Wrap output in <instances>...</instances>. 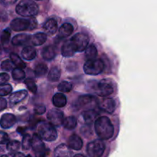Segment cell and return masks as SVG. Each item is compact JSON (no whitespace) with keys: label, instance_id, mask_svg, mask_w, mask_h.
Listing matches in <instances>:
<instances>
[{"label":"cell","instance_id":"cell-1","mask_svg":"<svg viewBox=\"0 0 157 157\" xmlns=\"http://www.w3.org/2000/svg\"><path fill=\"white\" fill-rule=\"evenodd\" d=\"M95 132L101 139L107 140L111 138L114 132V127L110 119L101 116L94 121Z\"/></svg>","mask_w":157,"mask_h":157},{"label":"cell","instance_id":"cell-2","mask_svg":"<svg viewBox=\"0 0 157 157\" xmlns=\"http://www.w3.org/2000/svg\"><path fill=\"white\" fill-rule=\"evenodd\" d=\"M15 11L23 17H33L38 12V6L32 0H21L15 8Z\"/></svg>","mask_w":157,"mask_h":157},{"label":"cell","instance_id":"cell-3","mask_svg":"<svg viewBox=\"0 0 157 157\" xmlns=\"http://www.w3.org/2000/svg\"><path fill=\"white\" fill-rule=\"evenodd\" d=\"M38 132L39 136L46 141H55L58 138L56 129L50 123L43 122L40 123L38 126Z\"/></svg>","mask_w":157,"mask_h":157},{"label":"cell","instance_id":"cell-4","mask_svg":"<svg viewBox=\"0 0 157 157\" xmlns=\"http://www.w3.org/2000/svg\"><path fill=\"white\" fill-rule=\"evenodd\" d=\"M104 63L101 58L87 60L84 65V71L87 75H99L104 71Z\"/></svg>","mask_w":157,"mask_h":157},{"label":"cell","instance_id":"cell-5","mask_svg":"<svg viewBox=\"0 0 157 157\" xmlns=\"http://www.w3.org/2000/svg\"><path fill=\"white\" fill-rule=\"evenodd\" d=\"M95 90L100 96H108L114 91V83L110 78H104L97 84Z\"/></svg>","mask_w":157,"mask_h":157},{"label":"cell","instance_id":"cell-6","mask_svg":"<svg viewBox=\"0 0 157 157\" xmlns=\"http://www.w3.org/2000/svg\"><path fill=\"white\" fill-rule=\"evenodd\" d=\"M75 52H84L88 46L89 38L84 33H77L70 40Z\"/></svg>","mask_w":157,"mask_h":157},{"label":"cell","instance_id":"cell-7","mask_svg":"<svg viewBox=\"0 0 157 157\" xmlns=\"http://www.w3.org/2000/svg\"><path fill=\"white\" fill-rule=\"evenodd\" d=\"M105 150V145L101 139H95L88 143L87 152L90 157H101Z\"/></svg>","mask_w":157,"mask_h":157},{"label":"cell","instance_id":"cell-8","mask_svg":"<svg viewBox=\"0 0 157 157\" xmlns=\"http://www.w3.org/2000/svg\"><path fill=\"white\" fill-rule=\"evenodd\" d=\"M32 147L36 157H47L48 150L39 135L35 133L32 138Z\"/></svg>","mask_w":157,"mask_h":157},{"label":"cell","instance_id":"cell-9","mask_svg":"<svg viewBox=\"0 0 157 157\" xmlns=\"http://www.w3.org/2000/svg\"><path fill=\"white\" fill-rule=\"evenodd\" d=\"M11 29H13L16 32H20V31H25L29 29L32 30V29L36 27V23L34 22V21H30L25 18H18L12 20L11 22Z\"/></svg>","mask_w":157,"mask_h":157},{"label":"cell","instance_id":"cell-10","mask_svg":"<svg viewBox=\"0 0 157 157\" xmlns=\"http://www.w3.org/2000/svg\"><path fill=\"white\" fill-rule=\"evenodd\" d=\"M97 101H98L97 99L95 97H94L93 95H81V96H80L77 99L75 106L76 109H78V110L82 109H94V107L97 105Z\"/></svg>","mask_w":157,"mask_h":157},{"label":"cell","instance_id":"cell-11","mask_svg":"<svg viewBox=\"0 0 157 157\" xmlns=\"http://www.w3.org/2000/svg\"><path fill=\"white\" fill-rule=\"evenodd\" d=\"M47 118L52 126H60L64 120V113L59 109H52L48 112Z\"/></svg>","mask_w":157,"mask_h":157},{"label":"cell","instance_id":"cell-12","mask_svg":"<svg viewBox=\"0 0 157 157\" xmlns=\"http://www.w3.org/2000/svg\"><path fill=\"white\" fill-rule=\"evenodd\" d=\"M16 123V118L13 114L6 113L2 115L0 119V126L4 129H9L12 127Z\"/></svg>","mask_w":157,"mask_h":157},{"label":"cell","instance_id":"cell-13","mask_svg":"<svg viewBox=\"0 0 157 157\" xmlns=\"http://www.w3.org/2000/svg\"><path fill=\"white\" fill-rule=\"evenodd\" d=\"M100 107L103 111L108 113H113L116 109V103L111 98H105L100 103Z\"/></svg>","mask_w":157,"mask_h":157},{"label":"cell","instance_id":"cell-14","mask_svg":"<svg viewBox=\"0 0 157 157\" xmlns=\"http://www.w3.org/2000/svg\"><path fill=\"white\" fill-rule=\"evenodd\" d=\"M67 143H68V147L75 150H80L83 147L82 139L81 137L75 134L69 137Z\"/></svg>","mask_w":157,"mask_h":157},{"label":"cell","instance_id":"cell-15","mask_svg":"<svg viewBox=\"0 0 157 157\" xmlns=\"http://www.w3.org/2000/svg\"><path fill=\"white\" fill-rule=\"evenodd\" d=\"M71 151L65 144H61L55 149V157H71Z\"/></svg>","mask_w":157,"mask_h":157},{"label":"cell","instance_id":"cell-16","mask_svg":"<svg viewBox=\"0 0 157 157\" xmlns=\"http://www.w3.org/2000/svg\"><path fill=\"white\" fill-rule=\"evenodd\" d=\"M74 31V27L71 23H64L58 30V37L61 38H65L71 35Z\"/></svg>","mask_w":157,"mask_h":157},{"label":"cell","instance_id":"cell-17","mask_svg":"<svg viewBox=\"0 0 157 157\" xmlns=\"http://www.w3.org/2000/svg\"><path fill=\"white\" fill-rule=\"evenodd\" d=\"M44 31L49 35H54L58 31V23L54 18H50L47 20L43 26Z\"/></svg>","mask_w":157,"mask_h":157},{"label":"cell","instance_id":"cell-18","mask_svg":"<svg viewBox=\"0 0 157 157\" xmlns=\"http://www.w3.org/2000/svg\"><path fill=\"white\" fill-rule=\"evenodd\" d=\"M31 40V36L27 34H18L14 36L12 39L13 46H22L26 44Z\"/></svg>","mask_w":157,"mask_h":157},{"label":"cell","instance_id":"cell-19","mask_svg":"<svg viewBox=\"0 0 157 157\" xmlns=\"http://www.w3.org/2000/svg\"><path fill=\"white\" fill-rule=\"evenodd\" d=\"M28 95L27 91L25 90H19L18 92H15L12 93L9 97V101L12 104H17L22 101L23 99H25V97Z\"/></svg>","mask_w":157,"mask_h":157},{"label":"cell","instance_id":"cell-20","mask_svg":"<svg viewBox=\"0 0 157 157\" xmlns=\"http://www.w3.org/2000/svg\"><path fill=\"white\" fill-rule=\"evenodd\" d=\"M98 112L94 109H87L83 112V118L87 124H91L96 120Z\"/></svg>","mask_w":157,"mask_h":157},{"label":"cell","instance_id":"cell-21","mask_svg":"<svg viewBox=\"0 0 157 157\" xmlns=\"http://www.w3.org/2000/svg\"><path fill=\"white\" fill-rule=\"evenodd\" d=\"M22 58L25 60H33L36 57V50L32 46H25L21 51Z\"/></svg>","mask_w":157,"mask_h":157},{"label":"cell","instance_id":"cell-22","mask_svg":"<svg viewBox=\"0 0 157 157\" xmlns=\"http://www.w3.org/2000/svg\"><path fill=\"white\" fill-rule=\"evenodd\" d=\"M41 55L44 59L45 60H50L53 59L56 55V49L55 46H48L43 49Z\"/></svg>","mask_w":157,"mask_h":157},{"label":"cell","instance_id":"cell-23","mask_svg":"<svg viewBox=\"0 0 157 157\" xmlns=\"http://www.w3.org/2000/svg\"><path fill=\"white\" fill-rule=\"evenodd\" d=\"M52 103L55 106L58 108L64 107L67 104V99L66 96L62 93H56L52 97Z\"/></svg>","mask_w":157,"mask_h":157},{"label":"cell","instance_id":"cell-24","mask_svg":"<svg viewBox=\"0 0 157 157\" xmlns=\"http://www.w3.org/2000/svg\"><path fill=\"white\" fill-rule=\"evenodd\" d=\"M75 50L74 49L73 46H72L70 40L69 41L65 42L63 44L62 48H61V54L64 57H71L75 55Z\"/></svg>","mask_w":157,"mask_h":157},{"label":"cell","instance_id":"cell-25","mask_svg":"<svg viewBox=\"0 0 157 157\" xmlns=\"http://www.w3.org/2000/svg\"><path fill=\"white\" fill-rule=\"evenodd\" d=\"M32 42L34 46H41L44 44L47 40V35L44 32H38L33 35V36L31 37Z\"/></svg>","mask_w":157,"mask_h":157},{"label":"cell","instance_id":"cell-26","mask_svg":"<svg viewBox=\"0 0 157 157\" xmlns=\"http://www.w3.org/2000/svg\"><path fill=\"white\" fill-rule=\"evenodd\" d=\"M78 124V122H77L76 118L75 116H68L67 118L64 119L63 120L62 125L64 126V127L65 129H69V130H71L74 129L77 126Z\"/></svg>","mask_w":157,"mask_h":157},{"label":"cell","instance_id":"cell-27","mask_svg":"<svg viewBox=\"0 0 157 157\" xmlns=\"http://www.w3.org/2000/svg\"><path fill=\"white\" fill-rule=\"evenodd\" d=\"M60 76H61V69L57 66H55L51 69L50 72H48V78L51 82H58L59 80Z\"/></svg>","mask_w":157,"mask_h":157},{"label":"cell","instance_id":"cell-28","mask_svg":"<svg viewBox=\"0 0 157 157\" xmlns=\"http://www.w3.org/2000/svg\"><path fill=\"white\" fill-rule=\"evenodd\" d=\"M98 55V49L94 45H90L85 49V57L87 60L94 59Z\"/></svg>","mask_w":157,"mask_h":157},{"label":"cell","instance_id":"cell-29","mask_svg":"<svg viewBox=\"0 0 157 157\" xmlns=\"http://www.w3.org/2000/svg\"><path fill=\"white\" fill-rule=\"evenodd\" d=\"M48 72V66L47 65L44 64V63L41 62L38 63V64L35 66V69H34V72H35V75L37 77H41L44 76Z\"/></svg>","mask_w":157,"mask_h":157},{"label":"cell","instance_id":"cell-30","mask_svg":"<svg viewBox=\"0 0 157 157\" xmlns=\"http://www.w3.org/2000/svg\"><path fill=\"white\" fill-rule=\"evenodd\" d=\"M10 59L11 62L16 66L18 69H25L26 67V65L24 62L21 60V58L18 56V55L15 53H11L10 54Z\"/></svg>","mask_w":157,"mask_h":157},{"label":"cell","instance_id":"cell-31","mask_svg":"<svg viewBox=\"0 0 157 157\" xmlns=\"http://www.w3.org/2000/svg\"><path fill=\"white\" fill-rule=\"evenodd\" d=\"M32 146V137L29 134H25L21 142V147L24 150H28Z\"/></svg>","mask_w":157,"mask_h":157},{"label":"cell","instance_id":"cell-32","mask_svg":"<svg viewBox=\"0 0 157 157\" xmlns=\"http://www.w3.org/2000/svg\"><path fill=\"white\" fill-rule=\"evenodd\" d=\"M20 146H21V143L17 140H13V141L8 142V144L6 148H7L8 151L11 152H15L19 149Z\"/></svg>","mask_w":157,"mask_h":157},{"label":"cell","instance_id":"cell-33","mask_svg":"<svg viewBox=\"0 0 157 157\" xmlns=\"http://www.w3.org/2000/svg\"><path fill=\"white\" fill-rule=\"evenodd\" d=\"M72 84L69 82L63 81L59 83L58 86V89L61 92H68L71 90Z\"/></svg>","mask_w":157,"mask_h":157},{"label":"cell","instance_id":"cell-34","mask_svg":"<svg viewBox=\"0 0 157 157\" xmlns=\"http://www.w3.org/2000/svg\"><path fill=\"white\" fill-rule=\"evenodd\" d=\"M12 78L15 80H21L23 78H25V72L22 69L16 68V69H14L12 70Z\"/></svg>","mask_w":157,"mask_h":157},{"label":"cell","instance_id":"cell-35","mask_svg":"<svg viewBox=\"0 0 157 157\" xmlns=\"http://www.w3.org/2000/svg\"><path fill=\"white\" fill-rule=\"evenodd\" d=\"M10 35H11V32L9 29H6L2 32L1 37H0V39H1L2 43L3 45H6L9 43V40H10Z\"/></svg>","mask_w":157,"mask_h":157},{"label":"cell","instance_id":"cell-36","mask_svg":"<svg viewBox=\"0 0 157 157\" xmlns=\"http://www.w3.org/2000/svg\"><path fill=\"white\" fill-rule=\"evenodd\" d=\"M26 86H27L28 89L31 91L33 93H36L37 92V86L35 84V82L34 81L32 78H26L25 81Z\"/></svg>","mask_w":157,"mask_h":157},{"label":"cell","instance_id":"cell-37","mask_svg":"<svg viewBox=\"0 0 157 157\" xmlns=\"http://www.w3.org/2000/svg\"><path fill=\"white\" fill-rule=\"evenodd\" d=\"M12 87L11 85L6 84L0 87V96H5L7 95L12 92Z\"/></svg>","mask_w":157,"mask_h":157},{"label":"cell","instance_id":"cell-38","mask_svg":"<svg viewBox=\"0 0 157 157\" xmlns=\"http://www.w3.org/2000/svg\"><path fill=\"white\" fill-rule=\"evenodd\" d=\"M1 68L5 71L13 70V63L10 60H5L2 62Z\"/></svg>","mask_w":157,"mask_h":157},{"label":"cell","instance_id":"cell-39","mask_svg":"<svg viewBox=\"0 0 157 157\" xmlns=\"http://www.w3.org/2000/svg\"><path fill=\"white\" fill-rule=\"evenodd\" d=\"M34 111H35V113L38 114V115H42V114H44V112H45L46 108L44 105L38 104L35 106V108H34Z\"/></svg>","mask_w":157,"mask_h":157},{"label":"cell","instance_id":"cell-40","mask_svg":"<svg viewBox=\"0 0 157 157\" xmlns=\"http://www.w3.org/2000/svg\"><path fill=\"white\" fill-rule=\"evenodd\" d=\"M9 135L6 132L0 131V144H5L9 142Z\"/></svg>","mask_w":157,"mask_h":157},{"label":"cell","instance_id":"cell-41","mask_svg":"<svg viewBox=\"0 0 157 157\" xmlns=\"http://www.w3.org/2000/svg\"><path fill=\"white\" fill-rule=\"evenodd\" d=\"M9 80V75L6 72L0 73V86L4 85Z\"/></svg>","mask_w":157,"mask_h":157},{"label":"cell","instance_id":"cell-42","mask_svg":"<svg viewBox=\"0 0 157 157\" xmlns=\"http://www.w3.org/2000/svg\"><path fill=\"white\" fill-rule=\"evenodd\" d=\"M7 106V103H6V100L5 99L2 97H0V111L5 109Z\"/></svg>","mask_w":157,"mask_h":157},{"label":"cell","instance_id":"cell-43","mask_svg":"<svg viewBox=\"0 0 157 157\" xmlns=\"http://www.w3.org/2000/svg\"><path fill=\"white\" fill-rule=\"evenodd\" d=\"M1 2L4 5L9 6V5H12V4H14V3L16 2L17 0H1Z\"/></svg>","mask_w":157,"mask_h":157},{"label":"cell","instance_id":"cell-44","mask_svg":"<svg viewBox=\"0 0 157 157\" xmlns=\"http://www.w3.org/2000/svg\"><path fill=\"white\" fill-rule=\"evenodd\" d=\"M12 157H25V155L22 153V152H15L12 154Z\"/></svg>","mask_w":157,"mask_h":157},{"label":"cell","instance_id":"cell-45","mask_svg":"<svg viewBox=\"0 0 157 157\" xmlns=\"http://www.w3.org/2000/svg\"><path fill=\"white\" fill-rule=\"evenodd\" d=\"M73 157H86V156L85 155H82V154H77V155H75V156H73Z\"/></svg>","mask_w":157,"mask_h":157},{"label":"cell","instance_id":"cell-46","mask_svg":"<svg viewBox=\"0 0 157 157\" xmlns=\"http://www.w3.org/2000/svg\"><path fill=\"white\" fill-rule=\"evenodd\" d=\"M2 53V48H1V46H0V54Z\"/></svg>","mask_w":157,"mask_h":157},{"label":"cell","instance_id":"cell-47","mask_svg":"<svg viewBox=\"0 0 157 157\" xmlns=\"http://www.w3.org/2000/svg\"><path fill=\"white\" fill-rule=\"evenodd\" d=\"M25 157H32V156H31L30 155H27V156H25Z\"/></svg>","mask_w":157,"mask_h":157},{"label":"cell","instance_id":"cell-48","mask_svg":"<svg viewBox=\"0 0 157 157\" xmlns=\"http://www.w3.org/2000/svg\"><path fill=\"white\" fill-rule=\"evenodd\" d=\"M36 1H41V0H36Z\"/></svg>","mask_w":157,"mask_h":157}]
</instances>
